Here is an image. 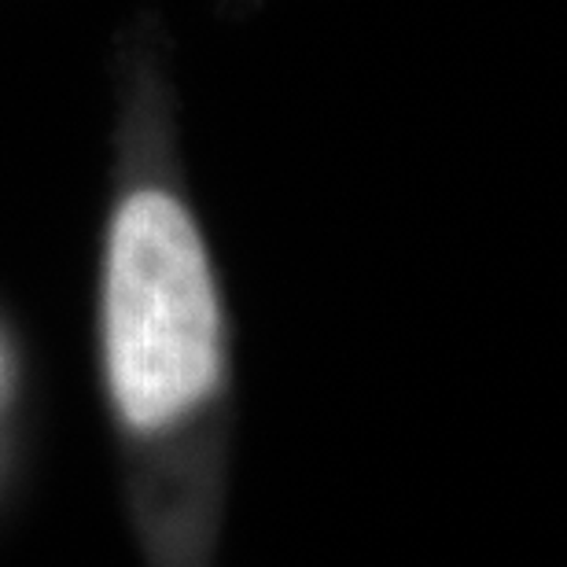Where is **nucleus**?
<instances>
[{"instance_id":"obj_1","label":"nucleus","mask_w":567,"mask_h":567,"mask_svg":"<svg viewBox=\"0 0 567 567\" xmlns=\"http://www.w3.org/2000/svg\"><path fill=\"white\" fill-rule=\"evenodd\" d=\"M104 369L122 424L174 427L221 383V302L196 218L163 188L118 203L104 258Z\"/></svg>"}]
</instances>
